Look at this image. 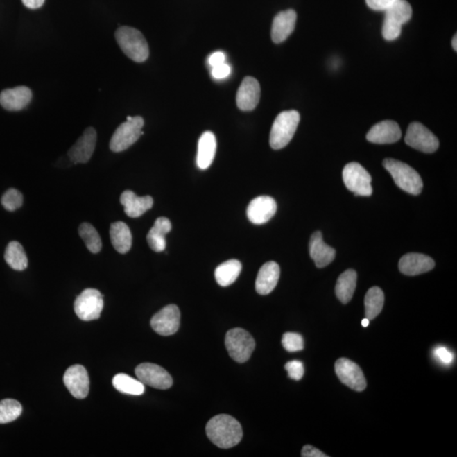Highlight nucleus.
I'll return each mask as SVG.
<instances>
[{
    "instance_id": "nucleus-35",
    "label": "nucleus",
    "mask_w": 457,
    "mask_h": 457,
    "mask_svg": "<svg viewBox=\"0 0 457 457\" xmlns=\"http://www.w3.org/2000/svg\"><path fill=\"white\" fill-rule=\"evenodd\" d=\"M283 347L289 352H297L304 349V340L298 333L287 332L282 337Z\"/></svg>"
},
{
    "instance_id": "nucleus-21",
    "label": "nucleus",
    "mask_w": 457,
    "mask_h": 457,
    "mask_svg": "<svg viewBox=\"0 0 457 457\" xmlns=\"http://www.w3.org/2000/svg\"><path fill=\"white\" fill-rule=\"evenodd\" d=\"M435 265V261L429 256L420 253H408L402 257L399 262V270L402 274L414 276L433 270Z\"/></svg>"
},
{
    "instance_id": "nucleus-25",
    "label": "nucleus",
    "mask_w": 457,
    "mask_h": 457,
    "mask_svg": "<svg viewBox=\"0 0 457 457\" xmlns=\"http://www.w3.org/2000/svg\"><path fill=\"white\" fill-rule=\"evenodd\" d=\"M171 223L169 218L165 217L157 218L147 236L148 243L153 251L159 252L164 250L166 248L165 236L171 232Z\"/></svg>"
},
{
    "instance_id": "nucleus-41",
    "label": "nucleus",
    "mask_w": 457,
    "mask_h": 457,
    "mask_svg": "<svg viewBox=\"0 0 457 457\" xmlns=\"http://www.w3.org/2000/svg\"><path fill=\"white\" fill-rule=\"evenodd\" d=\"M302 457H327L325 453H322L318 449L312 447V445H305L302 450Z\"/></svg>"
},
{
    "instance_id": "nucleus-42",
    "label": "nucleus",
    "mask_w": 457,
    "mask_h": 457,
    "mask_svg": "<svg viewBox=\"0 0 457 457\" xmlns=\"http://www.w3.org/2000/svg\"><path fill=\"white\" fill-rule=\"evenodd\" d=\"M225 56L222 52L214 53L212 55L209 57V63L211 67H214L216 65L225 63Z\"/></svg>"
},
{
    "instance_id": "nucleus-22",
    "label": "nucleus",
    "mask_w": 457,
    "mask_h": 457,
    "mask_svg": "<svg viewBox=\"0 0 457 457\" xmlns=\"http://www.w3.org/2000/svg\"><path fill=\"white\" fill-rule=\"evenodd\" d=\"M310 257L318 268L327 266L336 257L335 249L329 247L322 240V233L317 232L311 236L309 243Z\"/></svg>"
},
{
    "instance_id": "nucleus-38",
    "label": "nucleus",
    "mask_w": 457,
    "mask_h": 457,
    "mask_svg": "<svg viewBox=\"0 0 457 457\" xmlns=\"http://www.w3.org/2000/svg\"><path fill=\"white\" fill-rule=\"evenodd\" d=\"M433 355L440 363L444 365H451L454 360V355L444 347H439L433 351Z\"/></svg>"
},
{
    "instance_id": "nucleus-31",
    "label": "nucleus",
    "mask_w": 457,
    "mask_h": 457,
    "mask_svg": "<svg viewBox=\"0 0 457 457\" xmlns=\"http://www.w3.org/2000/svg\"><path fill=\"white\" fill-rule=\"evenodd\" d=\"M5 259L9 266L15 270L22 271L28 268V257H26L24 248L18 241H11L7 245Z\"/></svg>"
},
{
    "instance_id": "nucleus-33",
    "label": "nucleus",
    "mask_w": 457,
    "mask_h": 457,
    "mask_svg": "<svg viewBox=\"0 0 457 457\" xmlns=\"http://www.w3.org/2000/svg\"><path fill=\"white\" fill-rule=\"evenodd\" d=\"M79 235L85 243L88 250L92 253H98L102 249V241L101 236L93 225L88 223H83L80 225Z\"/></svg>"
},
{
    "instance_id": "nucleus-12",
    "label": "nucleus",
    "mask_w": 457,
    "mask_h": 457,
    "mask_svg": "<svg viewBox=\"0 0 457 457\" xmlns=\"http://www.w3.org/2000/svg\"><path fill=\"white\" fill-rule=\"evenodd\" d=\"M180 324V309L174 304L164 307L151 320L153 329L162 336L174 335L178 331Z\"/></svg>"
},
{
    "instance_id": "nucleus-3",
    "label": "nucleus",
    "mask_w": 457,
    "mask_h": 457,
    "mask_svg": "<svg viewBox=\"0 0 457 457\" xmlns=\"http://www.w3.org/2000/svg\"><path fill=\"white\" fill-rule=\"evenodd\" d=\"M300 122V114L297 110L283 111L275 118L272 126L270 144L279 150L290 143Z\"/></svg>"
},
{
    "instance_id": "nucleus-7",
    "label": "nucleus",
    "mask_w": 457,
    "mask_h": 457,
    "mask_svg": "<svg viewBox=\"0 0 457 457\" xmlns=\"http://www.w3.org/2000/svg\"><path fill=\"white\" fill-rule=\"evenodd\" d=\"M144 126V121L141 117H132V120L122 123L111 137L110 150L114 153L126 150L144 135V132L141 130Z\"/></svg>"
},
{
    "instance_id": "nucleus-32",
    "label": "nucleus",
    "mask_w": 457,
    "mask_h": 457,
    "mask_svg": "<svg viewBox=\"0 0 457 457\" xmlns=\"http://www.w3.org/2000/svg\"><path fill=\"white\" fill-rule=\"evenodd\" d=\"M113 386L123 394L141 395L144 393L145 386L139 379H136L125 374L115 375L112 380Z\"/></svg>"
},
{
    "instance_id": "nucleus-4",
    "label": "nucleus",
    "mask_w": 457,
    "mask_h": 457,
    "mask_svg": "<svg viewBox=\"0 0 457 457\" xmlns=\"http://www.w3.org/2000/svg\"><path fill=\"white\" fill-rule=\"evenodd\" d=\"M383 165L402 190L412 195L421 193L424 184L420 174L413 168L393 159L383 160Z\"/></svg>"
},
{
    "instance_id": "nucleus-36",
    "label": "nucleus",
    "mask_w": 457,
    "mask_h": 457,
    "mask_svg": "<svg viewBox=\"0 0 457 457\" xmlns=\"http://www.w3.org/2000/svg\"><path fill=\"white\" fill-rule=\"evenodd\" d=\"M1 203L8 211L17 210L22 206L23 196L18 190L10 188L3 195Z\"/></svg>"
},
{
    "instance_id": "nucleus-8",
    "label": "nucleus",
    "mask_w": 457,
    "mask_h": 457,
    "mask_svg": "<svg viewBox=\"0 0 457 457\" xmlns=\"http://www.w3.org/2000/svg\"><path fill=\"white\" fill-rule=\"evenodd\" d=\"M103 309V297L101 291L86 289L76 298L74 303L75 313L80 320L91 321L98 320Z\"/></svg>"
},
{
    "instance_id": "nucleus-11",
    "label": "nucleus",
    "mask_w": 457,
    "mask_h": 457,
    "mask_svg": "<svg viewBox=\"0 0 457 457\" xmlns=\"http://www.w3.org/2000/svg\"><path fill=\"white\" fill-rule=\"evenodd\" d=\"M135 372L137 379H139L144 386L159 390H167L173 385L171 374L159 365L141 363L136 368Z\"/></svg>"
},
{
    "instance_id": "nucleus-9",
    "label": "nucleus",
    "mask_w": 457,
    "mask_h": 457,
    "mask_svg": "<svg viewBox=\"0 0 457 457\" xmlns=\"http://www.w3.org/2000/svg\"><path fill=\"white\" fill-rule=\"evenodd\" d=\"M343 175L345 187L356 196L368 197L372 195V178L362 165L355 162L345 165Z\"/></svg>"
},
{
    "instance_id": "nucleus-10",
    "label": "nucleus",
    "mask_w": 457,
    "mask_h": 457,
    "mask_svg": "<svg viewBox=\"0 0 457 457\" xmlns=\"http://www.w3.org/2000/svg\"><path fill=\"white\" fill-rule=\"evenodd\" d=\"M405 143L418 151L426 153H435L440 143L435 134L420 122H413L407 129Z\"/></svg>"
},
{
    "instance_id": "nucleus-30",
    "label": "nucleus",
    "mask_w": 457,
    "mask_h": 457,
    "mask_svg": "<svg viewBox=\"0 0 457 457\" xmlns=\"http://www.w3.org/2000/svg\"><path fill=\"white\" fill-rule=\"evenodd\" d=\"M383 303H385V295L379 287H372L368 290L365 295V314L368 320H374L381 313Z\"/></svg>"
},
{
    "instance_id": "nucleus-20",
    "label": "nucleus",
    "mask_w": 457,
    "mask_h": 457,
    "mask_svg": "<svg viewBox=\"0 0 457 457\" xmlns=\"http://www.w3.org/2000/svg\"><path fill=\"white\" fill-rule=\"evenodd\" d=\"M33 93L28 87L21 86L2 91L0 94V105L9 111L25 109L32 101Z\"/></svg>"
},
{
    "instance_id": "nucleus-2",
    "label": "nucleus",
    "mask_w": 457,
    "mask_h": 457,
    "mask_svg": "<svg viewBox=\"0 0 457 457\" xmlns=\"http://www.w3.org/2000/svg\"><path fill=\"white\" fill-rule=\"evenodd\" d=\"M114 36L121 51L130 60L137 63H143L148 60V42L140 31L130 26H121L115 32Z\"/></svg>"
},
{
    "instance_id": "nucleus-28",
    "label": "nucleus",
    "mask_w": 457,
    "mask_h": 457,
    "mask_svg": "<svg viewBox=\"0 0 457 457\" xmlns=\"http://www.w3.org/2000/svg\"><path fill=\"white\" fill-rule=\"evenodd\" d=\"M241 264L240 261L232 259L218 265L215 270L214 276L218 285L226 287L232 285L240 275Z\"/></svg>"
},
{
    "instance_id": "nucleus-34",
    "label": "nucleus",
    "mask_w": 457,
    "mask_h": 457,
    "mask_svg": "<svg viewBox=\"0 0 457 457\" xmlns=\"http://www.w3.org/2000/svg\"><path fill=\"white\" fill-rule=\"evenodd\" d=\"M22 406L14 399H5L0 402V424L17 420L21 416Z\"/></svg>"
},
{
    "instance_id": "nucleus-26",
    "label": "nucleus",
    "mask_w": 457,
    "mask_h": 457,
    "mask_svg": "<svg viewBox=\"0 0 457 457\" xmlns=\"http://www.w3.org/2000/svg\"><path fill=\"white\" fill-rule=\"evenodd\" d=\"M216 137L211 132L202 134L198 141L197 164L201 170H206L212 164L216 153Z\"/></svg>"
},
{
    "instance_id": "nucleus-44",
    "label": "nucleus",
    "mask_w": 457,
    "mask_h": 457,
    "mask_svg": "<svg viewBox=\"0 0 457 457\" xmlns=\"http://www.w3.org/2000/svg\"><path fill=\"white\" fill-rule=\"evenodd\" d=\"M452 47H453V49H455L456 51H457V36H456V34L454 37H453Z\"/></svg>"
},
{
    "instance_id": "nucleus-14",
    "label": "nucleus",
    "mask_w": 457,
    "mask_h": 457,
    "mask_svg": "<svg viewBox=\"0 0 457 457\" xmlns=\"http://www.w3.org/2000/svg\"><path fill=\"white\" fill-rule=\"evenodd\" d=\"M64 383L76 399H84L89 393L90 380L87 371L82 365H73L64 375Z\"/></svg>"
},
{
    "instance_id": "nucleus-27",
    "label": "nucleus",
    "mask_w": 457,
    "mask_h": 457,
    "mask_svg": "<svg viewBox=\"0 0 457 457\" xmlns=\"http://www.w3.org/2000/svg\"><path fill=\"white\" fill-rule=\"evenodd\" d=\"M111 243L115 250L121 255H126L130 251L132 245V235L128 225L124 222L117 221L110 225V230Z\"/></svg>"
},
{
    "instance_id": "nucleus-1",
    "label": "nucleus",
    "mask_w": 457,
    "mask_h": 457,
    "mask_svg": "<svg viewBox=\"0 0 457 457\" xmlns=\"http://www.w3.org/2000/svg\"><path fill=\"white\" fill-rule=\"evenodd\" d=\"M206 433L212 443L222 449L236 447L243 436L240 422L226 414L211 418L206 426Z\"/></svg>"
},
{
    "instance_id": "nucleus-23",
    "label": "nucleus",
    "mask_w": 457,
    "mask_h": 457,
    "mask_svg": "<svg viewBox=\"0 0 457 457\" xmlns=\"http://www.w3.org/2000/svg\"><path fill=\"white\" fill-rule=\"evenodd\" d=\"M280 275L279 266L277 263L268 262L261 267L255 283L257 293L260 295H268L274 291L277 286Z\"/></svg>"
},
{
    "instance_id": "nucleus-15",
    "label": "nucleus",
    "mask_w": 457,
    "mask_h": 457,
    "mask_svg": "<svg viewBox=\"0 0 457 457\" xmlns=\"http://www.w3.org/2000/svg\"><path fill=\"white\" fill-rule=\"evenodd\" d=\"M97 144V132L94 128H88L68 152L74 164H86L90 160Z\"/></svg>"
},
{
    "instance_id": "nucleus-16",
    "label": "nucleus",
    "mask_w": 457,
    "mask_h": 457,
    "mask_svg": "<svg viewBox=\"0 0 457 457\" xmlns=\"http://www.w3.org/2000/svg\"><path fill=\"white\" fill-rule=\"evenodd\" d=\"M276 211L277 205L274 198L268 196H260L249 203L247 214L252 224L263 225L274 217Z\"/></svg>"
},
{
    "instance_id": "nucleus-39",
    "label": "nucleus",
    "mask_w": 457,
    "mask_h": 457,
    "mask_svg": "<svg viewBox=\"0 0 457 457\" xmlns=\"http://www.w3.org/2000/svg\"><path fill=\"white\" fill-rule=\"evenodd\" d=\"M397 1L398 0H366L368 6L376 11H386Z\"/></svg>"
},
{
    "instance_id": "nucleus-45",
    "label": "nucleus",
    "mask_w": 457,
    "mask_h": 457,
    "mask_svg": "<svg viewBox=\"0 0 457 457\" xmlns=\"http://www.w3.org/2000/svg\"><path fill=\"white\" fill-rule=\"evenodd\" d=\"M368 325H370V320H368V318H364V320L362 321V325L363 327H368Z\"/></svg>"
},
{
    "instance_id": "nucleus-37",
    "label": "nucleus",
    "mask_w": 457,
    "mask_h": 457,
    "mask_svg": "<svg viewBox=\"0 0 457 457\" xmlns=\"http://www.w3.org/2000/svg\"><path fill=\"white\" fill-rule=\"evenodd\" d=\"M288 376L294 380H300L304 375V366L301 361L293 360L287 363L285 366Z\"/></svg>"
},
{
    "instance_id": "nucleus-18",
    "label": "nucleus",
    "mask_w": 457,
    "mask_h": 457,
    "mask_svg": "<svg viewBox=\"0 0 457 457\" xmlns=\"http://www.w3.org/2000/svg\"><path fill=\"white\" fill-rule=\"evenodd\" d=\"M402 137V130L397 122L383 121L372 126L367 134V139L376 144L397 143Z\"/></svg>"
},
{
    "instance_id": "nucleus-29",
    "label": "nucleus",
    "mask_w": 457,
    "mask_h": 457,
    "mask_svg": "<svg viewBox=\"0 0 457 457\" xmlns=\"http://www.w3.org/2000/svg\"><path fill=\"white\" fill-rule=\"evenodd\" d=\"M357 275L353 270H348L341 274L337 280L336 293L338 299L347 304L352 300L356 290Z\"/></svg>"
},
{
    "instance_id": "nucleus-17",
    "label": "nucleus",
    "mask_w": 457,
    "mask_h": 457,
    "mask_svg": "<svg viewBox=\"0 0 457 457\" xmlns=\"http://www.w3.org/2000/svg\"><path fill=\"white\" fill-rule=\"evenodd\" d=\"M261 88L257 80L247 76L241 83L236 94L238 107L243 111H252L259 105Z\"/></svg>"
},
{
    "instance_id": "nucleus-6",
    "label": "nucleus",
    "mask_w": 457,
    "mask_h": 457,
    "mask_svg": "<svg viewBox=\"0 0 457 457\" xmlns=\"http://www.w3.org/2000/svg\"><path fill=\"white\" fill-rule=\"evenodd\" d=\"M255 340L245 329L236 328L229 330L225 336V347L234 361L243 363L250 359L255 349Z\"/></svg>"
},
{
    "instance_id": "nucleus-40",
    "label": "nucleus",
    "mask_w": 457,
    "mask_h": 457,
    "mask_svg": "<svg viewBox=\"0 0 457 457\" xmlns=\"http://www.w3.org/2000/svg\"><path fill=\"white\" fill-rule=\"evenodd\" d=\"M230 71H232V69H230V65L223 63L213 67L212 74L214 78L224 79L230 76Z\"/></svg>"
},
{
    "instance_id": "nucleus-24",
    "label": "nucleus",
    "mask_w": 457,
    "mask_h": 457,
    "mask_svg": "<svg viewBox=\"0 0 457 457\" xmlns=\"http://www.w3.org/2000/svg\"><path fill=\"white\" fill-rule=\"evenodd\" d=\"M121 203L128 216L138 218L151 209L153 199L150 196L138 197L132 191H125L121 196Z\"/></svg>"
},
{
    "instance_id": "nucleus-19",
    "label": "nucleus",
    "mask_w": 457,
    "mask_h": 457,
    "mask_svg": "<svg viewBox=\"0 0 457 457\" xmlns=\"http://www.w3.org/2000/svg\"><path fill=\"white\" fill-rule=\"evenodd\" d=\"M297 13L293 10L279 12L273 21L271 37L275 44H282L293 33Z\"/></svg>"
},
{
    "instance_id": "nucleus-43",
    "label": "nucleus",
    "mask_w": 457,
    "mask_h": 457,
    "mask_svg": "<svg viewBox=\"0 0 457 457\" xmlns=\"http://www.w3.org/2000/svg\"><path fill=\"white\" fill-rule=\"evenodd\" d=\"M23 5L29 9L35 10L44 6L45 0H21Z\"/></svg>"
},
{
    "instance_id": "nucleus-13",
    "label": "nucleus",
    "mask_w": 457,
    "mask_h": 457,
    "mask_svg": "<svg viewBox=\"0 0 457 457\" xmlns=\"http://www.w3.org/2000/svg\"><path fill=\"white\" fill-rule=\"evenodd\" d=\"M335 370L338 378L344 385L356 391L366 389L367 381L359 365L347 359H340L336 363Z\"/></svg>"
},
{
    "instance_id": "nucleus-5",
    "label": "nucleus",
    "mask_w": 457,
    "mask_h": 457,
    "mask_svg": "<svg viewBox=\"0 0 457 457\" xmlns=\"http://www.w3.org/2000/svg\"><path fill=\"white\" fill-rule=\"evenodd\" d=\"M385 12L382 28L383 37L387 41L397 40L401 36L402 26L412 18V6L406 0H398Z\"/></svg>"
}]
</instances>
